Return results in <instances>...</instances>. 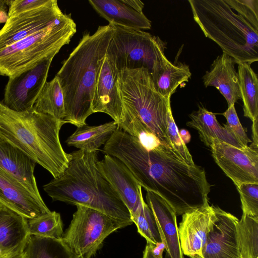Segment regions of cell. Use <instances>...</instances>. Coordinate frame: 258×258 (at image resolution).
I'll return each instance as SVG.
<instances>
[{
  "instance_id": "cell-37",
  "label": "cell",
  "mask_w": 258,
  "mask_h": 258,
  "mask_svg": "<svg viewBox=\"0 0 258 258\" xmlns=\"http://www.w3.org/2000/svg\"><path fill=\"white\" fill-rule=\"evenodd\" d=\"M153 245L151 243H147L143 252V258H163L162 251L163 249L154 250Z\"/></svg>"
},
{
  "instance_id": "cell-21",
  "label": "cell",
  "mask_w": 258,
  "mask_h": 258,
  "mask_svg": "<svg viewBox=\"0 0 258 258\" xmlns=\"http://www.w3.org/2000/svg\"><path fill=\"white\" fill-rule=\"evenodd\" d=\"M88 2L109 24L136 30L151 28V22L143 12L131 8L122 0H89Z\"/></svg>"
},
{
  "instance_id": "cell-16",
  "label": "cell",
  "mask_w": 258,
  "mask_h": 258,
  "mask_svg": "<svg viewBox=\"0 0 258 258\" xmlns=\"http://www.w3.org/2000/svg\"><path fill=\"white\" fill-rule=\"evenodd\" d=\"M97 166L128 209L132 220L144 199L141 186L126 166L114 157L105 155Z\"/></svg>"
},
{
  "instance_id": "cell-12",
  "label": "cell",
  "mask_w": 258,
  "mask_h": 258,
  "mask_svg": "<svg viewBox=\"0 0 258 258\" xmlns=\"http://www.w3.org/2000/svg\"><path fill=\"white\" fill-rule=\"evenodd\" d=\"M63 13L56 0L8 18L0 30V49L53 24Z\"/></svg>"
},
{
  "instance_id": "cell-22",
  "label": "cell",
  "mask_w": 258,
  "mask_h": 258,
  "mask_svg": "<svg viewBox=\"0 0 258 258\" xmlns=\"http://www.w3.org/2000/svg\"><path fill=\"white\" fill-rule=\"evenodd\" d=\"M27 219L0 204V249L7 257L23 251L28 238Z\"/></svg>"
},
{
  "instance_id": "cell-3",
  "label": "cell",
  "mask_w": 258,
  "mask_h": 258,
  "mask_svg": "<svg viewBox=\"0 0 258 258\" xmlns=\"http://www.w3.org/2000/svg\"><path fill=\"white\" fill-rule=\"evenodd\" d=\"M97 154L81 150L69 153L67 168L43 189L53 201L91 208L132 224L128 209L97 168Z\"/></svg>"
},
{
  "instance_id": "cell-20",
  "label": "cell",
  "mask_w": 258,
  "mask_h": 258,
  "mask_svg": "<svg viewBox=\"0 0 258 258\" xmlns=\"http://www.w3.org/2000/svg\"><path fill=\"white\" fill-rule=\"evenodd\" d=\"M233 59L223 52L213 62L210 70L202 77L206 87H216L226 100L228 107L240 99L238 74Z\"/></svg>"
},
{
  "instance_id": "cell-33",
  "label": "cell",
  "mask_w": 258,
  "mask_h": 258,
  "mask_svg": "<svg viewBox=\"0 0 258 258\" xmlns=\"http://www.w3.org/2000/svg\"><path fill=\"white\" fill-rule=\"evenodd\" d=\"M167 121L168 134L172 146L186 164L191 166L195 165L191 155L179 135L178 129L172 116L171 106L168 109Z\"/></svg>"
},
{
  "instance_id": "cell-23",
  "label": "cell",
  "mask_w": 258,
  "mask_h": 258,
  "mask_svg": "<svg viewBox=\"0 0 258 258\" xmlns=\"http://www.w3.org/2000/svg\"><path fill=\"white\" fill-rule=\"evenodd\" d=\"M191 74L184 63H171L166 57L157 64L150 74L157 91L165 99L170 98L176 88L188 81Z\"/></svg>"
},
{
  "instance_id": "cell-36",
  "label": "cell",
  "mask_w": 258,
  "mask_h": 258,
  "mask_svg": "<svg viewBox=\"0 0 258 258\" xmlns=\"http://www.w3.org/2000/svg\"><path fill=\"white\" fill-rule=\"evenodd\" d=\"M49 0H11L8 1L9 7L8 18L23 12L41 7L49 2Z\"/></svg>"
},
{
  "instance_id": "cell-15",
  "label": "cell",
  "mask_w": 258,
  "mask_h": 258,
  "mask_svg": "<svg viewBox=\"0 0 258 258\" xmlns=\"http://www.w3.org/2000/svg\"><path fill=\"white\" fill-rule=\"evenodd\" d=\"M214 208L216 219L203 248V258H242L237 234L239 220L219 207Z\"/></svg>"
},
{
  "instance_id": "cell-40",
  "label": "cell",
  "mask_w": 258,
  "mask_h": 258,
  "mask_svg": "<svg viewBox=\"0 0 258 258\" xmlns=\"http://www.w3.org/2000/svg\"><path fill=\"white\" fill-rule=\"evenodd\" d=\"M179 134L183 142L185 144L190 141V135L188 131L184 129H182L179 131Z\"/></svg>"
},
{
  "instance_id": "cell-10",
  "label": "cell",
  "mask_w": 258,
  "mask_h": 258,
  "mask_svg": "<svg viewBox=\"0 0 258 258\" xmlns=\"http://www.w3.org/2000/svg\"><path fill=\"white\" fill-rule=\"evenodd\" d=\"M56 54H52L31 68L9 77L3 103L17 112L32 108L46 82L50 64Z\"/></svg>"
},
{
  "instance_id": "cell-24",
  "label": "cell",
  "mask_w": 258,
  "mask_h": 258,
  "mask_svg": "<svg viewBox=\"0 0 258 258\" xmlns=\"http://www.w3.org/2000/svg\"><path fill=\"white\" fill-rule=\"evenodd\" d=\"M189 116L191 120L186 125L197 130L201 140L207 147H210L212 140L216 139L238 148H244L232 134L219 123L215 114L205 108L200 107L198 111H193Z\"/></svg>"
},
{
  "instance_id": "cell-18",
  "label": "cell",
  "mask_w": 258,
  "mask_h": 258,
  "mask_svg": "<svg viewBox=\"0 0 258 258\" xmlns=\"http://www.w3.org/2000/svg\"><path fill=\"white\" fill-rule=\"evenodd\" d=\"M147 205L155 216L167 258H183L178 235L176 214L161 197L147 190Z\"/></svg>"
},
{
  "instance_id": "cell-39",
  "label": "cell",
  "mask_w": 258,
  "mask_h": 258,
  "mask_svg": "<svg viewBox=\"0 0 258 258\" xmlns=\"http://www.w3.org/2000/svg\"><path fill=\"white\" fill-rule=\"evenodd\" d=\"M123 2L131 8L135 10L143 12L144 4L141 1L138 0H122Z\"/></svg>"
},
{
  "instance_id": "cell-17",
  "label": "cell",
  "mask_w": 258,
  "mask_h": 258,
  "mask_svg": "<svg viewBox=\"0 0 258 258\" xmlns=\"http://www.w3.org/2000/svg\"><path fill=\"white\" fill-rule=\"evenodd\" d=\"M0 204L26 219L37 218L51 212L41 197L31 192L1 168Z\"/></svg>"
},
{
  "instance_id": "cell-11",
  "label": "cell",
  "mask_w": 258,
  "mask_h": 258,
  "mask_svg": "<svg viewBox=\"0 0 258 258\" xmlns=\"http://www.w3.org/2000/svg\"><path fill=\"white\" fill-rule=\"evenodd\" d=\"M210 148L217 164L236 186L258 183L257 148H238L216 139L212 140Z\"/></svg>"
},
{
  "instance_id": "cell-27",
  "label": "cell",
  "mask_w": 258,
  "mask_h": 258,
  "mask_svg": "<svg viewBox=\"0 0 258 258\" xmlns=\"http://www.w3.org/2000/svg\"><path fill=\"white\" fill-rule=\"evenodd\" d=\"M238 80L244 115L252 122L258 121V79L248 63L238 64Z\"/></svg>"
},
{
  "instance_id": "cell-28",
  "label": "cell",
  "mask_w": 258,
  "mask_h": 258,
  "mask_svg": "<svg viewBox=\"0 0 258 258\" xmlns=\"http://www.w3.org/2000/svg\"><path fill=\"white\" fill-rule=\"evenodd\" d=\"M33 108L37 112L51 116L57 119L64 120V97L58 79L55 77L46 82Z\"/></svg>"
},
{
  "instance_id": "cell-13",
  "label": "cell",
  "mask_w": 258,
  "mask_h": 258,
  "mask_svg": "<svg viewBox=\"0 0 258 258\" xmlns=\"http://www.w3.org/2000/svg\"><path fill=\"white\" fill-rule=\"evenodd\" d=\"M216 219L214 206L209 204L182 215L178 231L183 254L203 258V248Z\"/></svg>"
},
{
  "instance_id": "cell-34",
  "label": "cell",
  "mask_w": 258,
  "mask_h": 258,
  "mask_svg": "<svg viewBox=\"0 0 258 258\" xmlns=\"http://www.w3.org/2000/svg\"><path fill=\"white\" fill-rule=\"evenodd\" d=\"M227 120L224 126L232 134L243 148L248 146V143L251 142L248 138L245 129L242 126L237 114L234 105L228 107L222 113Z\"/></svg>"
},
{
  "instance_id": "cell-35",
  "label": "cell",
  "mask_w": 258,
  "mask_h": 258,
  "mask_svg": "<svg viewBox=\"0 0 258 258\" xmlns=\"http://www.w3.org/2000/svg\"><path fill=\"white\" fill-rule=\"evenodd\" d=\"M225 2L258 30L257 0H225Z\"/></svg>"
},
{
  "instance_id": "cell-6",
  "label": "cell",
  "mask_w": 258,
  "mask_h": 258,
  "mask_svg": "<svg viewBox=\"0 0 258 258\" xmlns=\"http://www.w3.org/2000/svg\"><path fill=\"white\" fill-rule=\"evenodd\" d=\"M118 85L123 109L137 116L162 143L173 148L167 130L170 98L165 99L157 91L148 71L121 70Z\"/></svg>"
},
{
  "instance_id": "cell-5",
  "label": "cell",
  "mask_w": 258,
  "mask_h": 258,
  "mask_svg": "<svg viewBox=\"0 0 258 258\" xmlns=\"http://www.w3.org/2000/svg\"><path fill=\"white\" fill-rule=\"evenodd\" d=\"M193 18L206 37L216 42L235 63L258 60V30L236 13L225 0H189Z\"/></svg>"
},
{
  "instance_id": "cell-42",
  "label": "cell",
  "mask_w": 258,
  "mask_h": 258,
  "mask_svg": "<svg viewBox=\"0 0 258 258\" xmlns=\"http://www.w3.org/2000/svg\"><path fill=\"white\" fill-rule=\"evenodd\" d=\"M0 258H2V257H0Z\"/></svg>"
},
{
  "instance_id": "cell-8",
  "label": "cell",
  "mask_w": 258,
  "mask_h": 258,
  "mask_svg": "<svg viewBox=\"0 0 258 258\" xmlns=\"http://www.w3.org/2000/svg\"><path fill=\"white\" fill-rule=\"evenodd\" d=\"M113 28L106 54L118 71L144 68L150 75L155 66L166 57V43L158 36L116 25Z\"/></svg>"
},
{
  "instance_id": "cell-25",
  "label": "cell",
  "mask_w": 258,
  "mask_h": 258,
  "mask_svg": "<svg viewBox=\"0 0 258 258\" xmlns=\"http://www.w3.org/2000/svg\"><path fill=\"white\" fill-rule=\"evenodd\" d=\"M117 127L114 121L98 125H89L87 123L78 127L69 136L66 143L69 146L88 152H98Z\"/></svg>"
},
{
  "instance_id": "cell-30",
  "label": "cell",
  "mask_w": 258,
  "mask_h": 258,
  "mask_svg": "<svg viewBox=\"0 0 258 258\" xmlns=\"http://www.w3.org/2000/svg\"><path fill=\"white\" fill-rule=\"evenodd\" d=\"M27 224L29 235L58 239L62 237V222L59 213L55 211L27 219Z\"/></svg>"
},
{
  "instance_id": "cell-2",
  "label": "cell",
  "mask_w": 258,
  "mask_h": 258,
  "mask_svg": "<svg viewBox=\"0 0 258 258\" xmlns=\"http://www.w3.org/2000/svg\"><path fill=\"white\" fill-rule=\"evenodd\" d=\"M113 25L99 26L92 35L83 34L78 45L57 73L62 90L64 118L77 127L93 113L91 103L102 62L113 33Z\"/></svg>"
},
{
  "instance_id": "cell-41",
  "label": "cell",
  "mask_w": 258,
  "mask_h": 258,
  "mask_svg": "<svg viewBox=\"0 0 258 258\" xmlns=\"http://www.w3.org/2000/svg\"><path fill=\"white\" fill-rule=\"evenodd\" d=\"M9 258H25V257H24V255L23 252L22 251V252H19L16 254H15Z\"/></svg>"
},
{
  "instance_id": "cell-38",
  "label": "cell",
  "mask_w": 258,
  "mask_h": 258,
  "mask_svg": "<svg viewBox=\"0 0 258 258\" xmlns=\"http://www.w3.org/2000/svg\"><path fill=\"white\" fill-rule=\"evenodd\" d=\"M8 6V0H0V23H6L8 18L7 14Z\"/></svg>"
},
{
  "instance_id": "cell-26",
  "label": "cell",
  "mask_w": 258,
  "mask_h": 258,
  "mask_svg": "<svg viewBox=\"0 0 258 258\" xmlns=\"http://www.w3.org/2000/svg\"><path fill=\"white\" fill-rule=\"evenodd\" d=\"M25 258H79L62 238L29 235L23 249Z\"/></svg>"
},
{
  "instance_id": "cell-9",
  "label": "cell",
  "mask_w": 258,
  "mask_h": 258,
  "mask_svg": "<svg viewBox=\"0 0 258 258\" xmlns=\"http://www.w3.org/2000/svg\"><path fill=\"white\" fill-rule=\"evenodd\" d=\"M76 207L62 239L79 258H91L109 235L131 225L91 208Z\"/></svg>"
},
{
  "instance_id": "cell-19",
  "label": "cell",
  "mask_w": 258,
  "mask_h": 258,
  "mask_svg": "<svg viewBox=\"0 0 258 258\" xmlns=\"http://www.w3.org/2000/svg\"><path fill=\"white\" fill-rule=\"evenodd\" d=\"M36 164L22 150L0 137V168L41 197L34 175Z\"/></svg>"
},
{
  "instance_id": "cell-29",
  "label": "cell",
  "mask_w": 258,
  "mask_h": 258,
  "mask_svg": "<svg viewBox=\"0 0 258 258\" xmlns=\"http://www.w3.org/2000/svg\"><path fill=\"white\" fill-rule=\"evenodd\" d=\"M237 234L242 258H257L258 217L242 215L237 225Z\"/></svg>"
},
{
  "instance_id": "cell-14",
  "label": "cell",
  "mask_w": 258,
  "mask_h": 258,
  "mask_svg": "<svg viewBox=\"0 0 258 258\" xmlns=\"http://www.w3.org/2000/svg\"><path fill=\"white\" fill-rule=\"evenodd\" d=\"M118 76L114 62L106 54L98 72L91 103L93 113H105L117 123L123 112Z\"/></svg>"
},
{
  "instance_id": "cell-7",
  "label": "cell",
  "mask_w": 258,
  "mask_h": 258,
  "mask_svg": "<svg viewBox=\"0 0 258 258\" xmlns=\"http://www.w3.org/2000/svg\"><path fill=\"white\" fill-rule=\"evenodd\" d=\"M76 32L71 14L63 13L48 27L0 49V75L12 76L57 54Z\"/></svg>"
},
{
  "instance_id": "cell-1",
  "label": "cell",
  "mask_w": 258,
  "mask_h": 258,
  "mask_svg": "<svg viewBox=\"0 0 258 258\" xmlns=\"http://www.w3.org/2000/svg\"><path fill=\"white\" fill-rule=\"evenodd\" d=\"M102 151L123 162L141 187L163 198L176 215L209 204L211 185L204 169L188 165L175 149L160 141L146 148L117 127Z\"/></svg>"
},
{
  "instance_id": "cell-32",
  "label": "cell",
  "mask_w": 258,
  "mask_h": 258,
  "mask_svg": "<svg viewBox=\"0 0 258 258\" xmlns=\"http://www.w3.org/2000/svg\"><path fill=\"white\" fill-rule=\"evenodd\" d=\"M236 187L240 195L242 215L258 217V183H242Z\"/></svg>"
},
{
  "instance_id": "cell-31",
  "label": "cell",
  "mask_w": 258,
  "mask_h": 258,
  "mask_svg": "<svg viewBox=\"0 0 258 258\" xmlns=\"http://www.w3.org/2000/svg\"><path fill=\"white\" fill-rule=\"evenodd\" d=\"M132 221L136 224L138 232L146 239L147 243L154 245L162 243L155 216L144 199L137 214Z\"/></svg>"
},
{
  "instance_id": "cell-4",
  "label": "cell",
  "mask_w": 258,
  "mask_h": 258,
  "mask_svg": "<svg viewBox=\"0 0 258 258\" xmlns=\"http://www.w3.org/2000/svg\"><path fill=\"white\" fill-rule=\"evenodd\" d=\"M64 120L39 113L33 108L17 112L0 101V137L17 147L53 178L67 168L69 154L61 145L59 134Z\"/></svg>"
}]
</instances>
